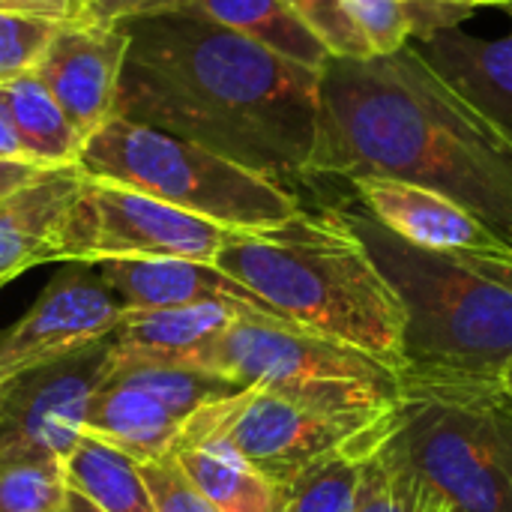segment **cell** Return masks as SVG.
I'll list each match as a JSON object with an SVG mask.
<instances>
[{
  "label": "cell",
  "mask_w": 512,
  "mask_h": 512,
  "mask_svg": "<svg viewBox=\"0 0 512 512\" xmlns=\"http://www.w3.org/2000/svg\"><path fill=\"white\" fill-rule=\"evenodd\" d=\"M447 501L429 489L396 450L390 432L366 456L354 512H447Z\"/></svg>",
  "instance_id": "obj_23"
},
{
  "label": "cell",
  "mask_w": 512,
  "mask_h": 512,
  "mask_svg": "<svg viewBox=\"0 0 512 512\" xmlns=\"http://www.w3.org/2000/svg\"><path fill=\"white\" fill-rule=\"evenodd\" d=\"M192 3L195 0H69L63 21L90 24V27H117L132 18L174 12V9H186Z\"/></svg>",
  "instance_id": "obj_30"
},
{
  "label": "cell",
  "mask_w": 512,
  "mask_h": 512,
  "mask_svg": "<svg viewBox=\"0 0 512 512\" xmlns=\"http://www.w3.org/2000/svg\"><path fill=\"white\" fill-rule=\"evenodd\" d=\"M102 282L111 288L123 312L174 309L195 303H222L243 318L282 321L264 300L225 276L216 264L183 258H108L93 264ZM288 324V321H285Z\"/></svg>",
  "instance_id": "obj_14"
},
{
  "label": "cell",
  "mask_w": 512,
  "mask_h": 512,
  "mask_svg": "<svg viewBox=\"0 0 512 512\" xmlns=\"http://www.w3.org/2000/svg\"><path fill=\"white\" fill-rule=\"evenodd\" d=\"M408 21H411V39L429 36L435 30L444 27H462L465 18H471L477 9L462 6V3H450V0H402Z\"/></svg>",
  "instance_id": "obj_31"
},
{
  "label": "cell",
  "mask_w": 512,
  "mask_h": 512,
  "mask_svg": "<svg viewBox=\"0 0 512 512\" xmlns=\"http://www.w3.org/2000/svg\"><path fill=\"white\" fill-rule=\"evenodd\" d=\"M186 432L222 438L258 474L285 489L330 456L372 453L390 432V411L381 417H339L294 405L273 393L240 390L237 396L198 411Z\"/></svg>",
  "instance_id": "obj_8"
},
{
  "label": "cell",
  "mask_w": 512,
  "mask_h": 512,
  "mask_svg": "<svg viewBox=\"0 0 512 512\" xmlns=\"http://www.w3.org/2000/svg\"><path fill=\"white\" fill-rule=\"evenodd\" d=\"M60 512H105V510H99V507H96L93 501H87L75 486H69V495H66V501H63Z\"/></svg>",
  "instance_id": "obj_36"
},
{
  "label": "cell",
  "mask_w": 512,
  "mask_h": 512,
  "mask_svg": "<svg viewBox=\"0 0 512 512\" xmlns=\"http://www.w3.org/2000/svg\"><path fill=\"white\" fill-rule=\"evenodd\" d=\"M213 264L282 321L402 369V306L339 207L234 231Z\"/></svg>",
  "instance_id": "obj_3"
},
{
  "label": "cell",
  "mask_w": 512,
  "mask_h": 512,
  "mask_svg": "<svg viewBox=\"0 0 512 512\" xmlns=\"http://www.w3.org/2000/svg\"><path fill=\"white\" fill-rule=\"evenodd\" d=\"M291 9L321 36L333 57H372L354 18L345 12L342 0H288Z\"/></svg>",
  "instance_id": "obj_28"
},
{
  "label": "cell",
  "mask_w": 512,
  "mask_h": 512,
  "mask_svg": "<svg viewBox=\"0 0 512 512\" xmlns=\"http://www.w3.org/2000/svg\"><path fill=\"white\" fill-rule=\"evenodd\" d=\"M129 45L117 117L195 141L285 189L309 180L318 72L216 24L195 6L120 24Z\"/></svg>",
  "instance_id": "obj_1"
},
{
  "label": "cell",
  "mask_w": 512,
  "mask_h": 512,
  "mask_svg": "<svg viewBox=\"0 0 512 512\" xmlns=\"http://www.w3.org/2000/svg\"><path fill=\"white\" fill-rule=\"evenodd\" d=\"M402 306V378H501L512 363V291L462 255L405 243L357 201L336 204Z\"/></svg>",
  "instance_id": "obj_4"
},
{
  "label": "cell",
  "mask_w": 512,
  "mask_h": 512,
  "mask_svg": "<svg viewBox=\"0 0 512 512\" xmlns=\"http://www.w3.org/2000/svg\"><path fill=\"white\" fill-rule=\"evenodd\" d=\"M183 366L339 417H381L399 399V372L390 366L273 318L231 321Z\"/></svg>",
  "instance_id": "obj_7"
},
{
  "label": "cell",
  "mask_w": 512,
  "mask_h": 512,
  "mask_svg": "<svg viewBox=\"0 0 512 512\" xmlns=\"http://www.w3.org/2000/svg\"><path fill=\"white\" fill-rule=\"evenodd\" d=\"M450 3H462V6H471V9H477V6H501V9H507V6H512V0H450Z\"/></svg>",
  "instance_id": "obj_37"
},
{
  "label": "cell",
  "mask_w": 512,
  "mask_h": 512,
  "mask_svg": "<svg viewBox=\"0 0 512 512\" xmlns=\"http://www.w3.org/2000/svg\"><path fill=\"white\" fill-rule=\"evenodd\" d=\"M174 459L219 512H282V486L258 474L222 438L186 432Z\"/></svg>",
  "instance_id": "obj_19"
},
{
  "label": "cell",
  "mask_w": 512,
  "mask_h": 512,
  "mask_svg": "<svg viewBox=\"0 0 512 512\" xmlns=\"http://www.w3.org/2000/svg\"><path fill=\"white\" fill-rule=\"evenodd\" d=\"M69 486L105 512H156L153 495L141 477V465L126 453L81 435L66 459Z\"/></svg>",
  "instance_id": "obj_22"
},
{
  "label": "cell",
  "mask_w": 512,
  "mask_h": 512,
  "mask_svg": "<svg viewBox=\"0 0 512 512\" xmlns=\"http://www.w3.org/2000/svg\"><path fill=\"white\" fill-rule=\"evenodd\" d=\"M192 6L216 24L306 69L321 72L330 57L321 36L291 9L288 0H195Z\"/></svg>",
  "instance_id": "obj_20"
},
{
  "label": "cell",
  "mask_w": 512,
  "mask_h": 512,
  "mask_svg": "<svg viewBox=\"0 0 512 512\" xmlns=\"http://www.w3.org/2000/svg\"><path fill=\"white\" fill-rule=\"evenodd\" d=\"M507 9H510V6H507Z\"/></svg>",
  "instance_id": "obj_40"
},
{
  "label": "cell",
  "mask_w": 512,
  "mask_h": 512,
  "mask_svg": "<svg viewBox=\"0 0 512 512\" xmlns=\"http://www.w3.org/2000/svg\"><path fill=\"white\" fill-rule=\"evenodd\" d=\"M66 495L69 474L60 459L0 465V512H60Z\"/></svg>",
  "instance_id": "obj_25"
},
{
  "label": "cell",
  "mask_w": 512,
  "mask_h": 512,
  "mask_svg": "<svg viewBox=\"0 0 512 512\" xmlns=\"http://www.w3.org/2000/svg\"><path fill=\"white\" fill-rule=\"evenodd\" d=\"M81 189L84 174L75 165L51 168L0 201V285L36 264L63 261Z\"/></svg>",
  "instance_id": "obj_15"
},
{
  "label": "cell",
  "mask_w": 512,
  "mask_h": 512,
  "mask_svg": "<svg viewBox=\"0 0 512 512\" xmlns=\"http://www.w3.org/2000/svg\"><path fill=\"white\" fill-rule=\"evenodd\" d=\"M354 201L387 231L411 246L447 255L510 252L477 216L456 201L393 177H363L348 183Z\"/></svg>",
  "instance_id": "obj_13"
},
{
  "label": "cell",
  "mask_w": 512,
  "mask_h": 512,
  "mask_svg": "<svg viewBox=\"0 0 512 512\" xmlns=\"http://www.w3.org/2000/svg\"><path fill=\"white\" fill-rule=\"evenodd\" d=\"M234 237L231 228L177 210L126 186L87 180L72 210L63 261L96 264L108 258H183L213 264Z\"/></svg>",
  "instance_id": "obj_9"
},
{
  "label": "cell",
  "mask_w": 512,
  "mask_h": 512,
  "mask_svg": "<svg viewBox=\"0 0 512 512\" xmlns=\"http://www.w3.org/2000/svg\"><path fill=\"white\" fill-rule=\"evenodd\" d=\"M447 512H456V510H447Z\"/></svg>",
  "instance_id": "obj_39"
},
{
  "label": "cell",
  "mask_w": 512,
  "mask_h": 512,
  "mask_svg": "<svg viewBox=\"0 0 512 512\" xmlns=\"http://www.w3.org/2000/svg\"><path fill=\"white\" fill-rule=\"evenodd\" d=\"M111 336L24 375L0 393V465L24 459L66 462L84 435L93 393L111 372Z\"/></svg>",
  "instance_id": "obj_10"
},
{
  "label": "cell",
  "mask_w": 512,
  "mask_h": 512,
  "mask_svg": "<svg viewBox=\"0 0 512 512\" xmlns=\"http://www.w3.org/2000/svg\"><path fill=\"white\" fill-rule=\"evenodd\" d=\"M237 318L243 315L222 303L123 312L120 327L111 333V348L117 360L183 363Z\"/></svg>",
  "instance_id": "obj_18"
},
{
  "label": "cell",
  "mask_w": 512,
  "mask_h": 512,
  "mask_svg": "<svg viewBox=\"0 0 512 512\" xmlns=\"http://www.w3.org/2000/svg\"><path fill=\"white\" fill-rule=\"evenodd\" d=\"M512 18V6L507 9ZM420 60L483 117L512 132V27L483 39L462 27H444L408 42Z\"/></svg>",
  "instance_id": "obj_17"
},
{
  "label": "cell",
  "mask_w": 512,
  "mask_h": 512,
  "mask_svg": "<svg viewBox=\"0 0 512 512\" xmlns=\"http://www.w3.org/2000/svg\"><path fill=\"white\" fill-rule=\"evenodd\" d=\"M120 318L123 306L96 267L57 273L39 300L0 333V393L78 348L108 339L120 327Z\"/></svg>",
  "instance_id": "obj_11"
},
{
  "label": "cell",
  "mask_w": 512,
  "mask_h": 512,
  "mask_svg": "<svg viewBox=\"0 0 512 512\" xmlns=\"http://www.w3.org/2000/svg\"><path fill=\"white\" fill-rule=\"evenodd\" d=\"M393 177L477 216L512 252V132L447 87L405 45L381 57H327L309 180Z\"/></svg>",
  "instance_id": "obj_2"
},
{
  "label": "cell",
  "mask_w": 512,
  "mask_h": 512,
  "mask_svg": "<svg viewBox=\"0 0 512 512\" xmlns=\"http://www.w3.org/2000/svg\"><path fill=\"white\" fill-rule=\"evenodd\" d=\"M474 270L489 276L492 282L512 291V252H495V255H462Z\"/></svg>",
  "instance_id": "obj_32"
},
{
  "label": "cell",
  "mask_w": 512,
  "mask_h": 512,
  "mask_svg": "<svg viewBox=\"0 0 512 512\" xmlns=\"http://www.w3.org/2000/svg\"><path fill=\"white\" fill-rule=\"evenodd\" d=\"M42 171H51V168H39V165H30V162H9V159H0V201L6 195H12L15 189L27 186L30 180H36Z\"/></svg>",
  "instance_id": "obj_33"
},
{
  "label": "cell",
  "mask_w": 512,
  "mask_h": 512,
  "mask_svg": "<svg viewBox=\"0 0 512 512\" xmlns=\"http://www.w3.org/2000/svg\"><path fill=\"white\" fill-rule=\"evenodd\" d=\"M126 45L129 39L120 24L90 27L60 21L54 39L30 72L48 87L84 138L114 117Z\"/></svg>",
  "instance_id": "obj_12"
},
{
  "label": "cell",
  "mask_w": 512,
  "mask_h": 512,
  "mask_svg": "<svg viewBox=\"0 0 512 512\" xmlns=\"http://www.w3.org/2000/svg\"><path fill=\"white\" fill-rule=\"evenodd\" d=\"M501 384L507 387V393H510V396H512V363H510V366H507V369H504V375H501Z\"/></svg>",
  "instance_id": "obj_38"
},
{
  "label": "cell",
  "mask_w": 512,
  "mask_h": 512,
  "mask_svg": "<svg viewBox=\"0 0 512 512\" xmlns=\"http://www.w3.org/2000/svg\"><path fill=\"white\" fill-rule=\"evenodd\" d=\"M0 159H9V162H27L24 156V147L18 141V129H15V120H12V111L0 93ZM33 165V162H30Z\"/></svg>",
  "instance_id": "obj_34"
},
{
  "label": "cell",
  "mask_w": 512,
  "mask_h": 512,
  "mask_svg": "<svg viewBox=\"0 0 512 512\" xmlns=\"http://www.w3.org/2000/svg\"><path fill=\"white\" fill-rule=\"evenodd\" d=\"M186 426L189 420L177 408L120 369L114 357L84 417V435L126 453L138 465L174 456Z\"/></svg>",
  "instance_id": "obj_16"
},
{
  "label": "cell",
  "mask_w": 512,
  "mask_h": 512,
  "mask_svg": "<svg viewBox=\"0 0 512 512\" xmlns=\"http://www.w3.org/2000/svg\"><path fill=\"white\" fill-rule=\"evenodd\" d=\"M57 27L54 18L0 12V87L33 72Z\"/></svg>",
  "instance_id": "obj_26"
},
{
  "label": "cell",
  "mask_w": 512,
  "mask_h": 512,
  "mask_svg": "<svg viewBox=\"0 0 512 512\" xmlns=\"http://www.w3.org/2000/svg\"><path fill=\"white\" fill-rule=\"evenodd\" d=\"M141 477L153 495L156 512H219L195 489L174 456L141 465Z\"/></svg>",
  "instance_id": "obj_29"
},
{
  "label": "cell",
  "mask_w": 512,
  "mask_h": 512,
  "mask_svg": "<svg viewBox=\"0 0 512 512\" xmlns=\"http://www.w3.org/2000/svg\"><path fill=\"white\" fill-rule=\"evenodd\" d=\"M366 456L339 453L312 465L282 489V512H354Z\"/></svg>",
  "instance_id": "obj_24"
},
{
  "label": "cell",
  "mask_w": 512,
  "mask_h": 512,
  "mask_svg": "<svg viewBox=\"0 0 512 512\" xmlns=\"http://www.w3.org/2000/svg\"><path fill=\"white\" fill-rule=\"evenodd\" d=\"M66 3H69V0H0V12L42 15V18L63 21V18H66Z\"/></svg>",
  "instance_id": "obj_35"
},
{
  "label": "cell",
  "mask_w": 512,
  "mask_h": 512,
  "mask_svg": "<svg viewBox=\"0 0 512 512\" xmlns=\"http://www.w3.org/2000/svg\"><path fill=\"white\" fill-rule=\"evenodd\" d=\"M342 6L369 42L372 57L393 54L414 36L402 0H342Z\"/></svg>",
  "instance_id": "obj_27"
},
{
  "label": "cell",
  "mask_w": 512,
  "mask_h": 512,
  "mask_svg": "<svg viewBox=\"0 0 512 512\" xmlns=\"http://www.w3.org/2000/svg\"><path fill=\"white\" fill-rule=\"evenodd\" d=\"M390 438L456 512H512V396L501 378H402Z\"/></svg>",
  "instance_id": "obj_5"
},
{
  "label": "cell",
  "mask_w": 512,
  "mask_h": 512,
  "mask_svg": "<svg viewBox=\"0 0 512 512\" xmlns=\"http://www.w3.org/2000/svg\"><path fill=\"white\" fill-rule=\"evenodd\" d=\"M27 162L39 168H72L84 150V135L63 114L57 99L36 75H21L0 87Z\"/></svg>",
  "instance_id": "obj_21"
},
{
  "label": "cell",
  "mask_w": 512,
  "mask_h": 512,
  "mask_svg": "<svg viewBox=\"0 0 512 512\" xmlns=\"http://www.w3.org/2000/svg\"><path fill=\"white\" fill-rule=\"evenodd\" d=\"M87 180L135 189L231 231H264L294 219L297 192L195 144L129 117L96 129L75 162Z\"/></svg>",
  "instance_id": "obj_6"
}]
</instances>
